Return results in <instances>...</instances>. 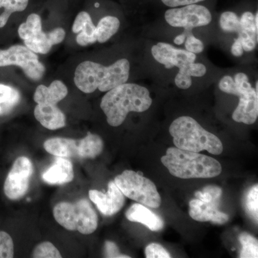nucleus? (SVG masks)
Segmentation results:
<instances>
[{
    "instance_id": "f257e3e1",
    "label": "nucleus",
    "mask_w": 258,
    "mask_h": 258,
    "mask_svg": "<svg viewBox=\"0 0 258 258\" xmlns=\"http://www.w3.org/2000/svg\"><path fill=\"white\" fill-rule=\"evenodd\" d=\"M152 104L147 88L134 83H123L110 90L102 98L101 108L106 115L108 124L119 126L130 112L142 113Z\"/></svg>"
},
{
    "instance_id": "f03ea898",
    "label": "nucleus",
    "mask_w": 258,
    "mask_h": 258,
    "mask_svg": "<svg viewBox=\"0 0 258 258\" xmlns=\"http://www.w3.org/2000/svg\"><path fill=\"white\" fill-rule=\"evenodd\" d=\"M130 63L127 59L117 60L111 66L84 61L75 71L74 82L80 91L85 93L94 92L97 89L106 92L127 82Z\"/></svg>"
},
{
    "instance_id": "7ed1b4c3",
    "label": "nucleus",
    "mask_w": 258,
    "mask_h": 258,
    "mask_svg": "<svg viewBox=\"0 0 258 258\" xmlns=\"http://www.w3.org/2000/svg\"><path fill=\"white\" fill-rule=\"evenodd\" d=\"M161 162L171 175L180 179L212 178L222 172L221 164L214 158L176 147L169 148Z\"/></svg>"
},
{
    "instance_id": "20e7f679",
    "label": "nucleus",
    "mask_w": 258,
    "mask_h": 258,
    "mask_svg": "<svg viewBox=\"0 0 258 258\" xmlns=\"http://www.w3.org/2000/svg\"><path fill=\"white\" fill-rule=\"evenodd\" d=\"M169 133L173 137L175 147L182 150L198 153L208 151L215 155L223 152L220 139L205 130L191 117L176 118L169 127Z\"/></svg>"
},
{
    "instance_id": "39448f33",
    "label": "nucleus",
    "mask_w": 258,
    "mask_h": 258,
    "mask_svg": "<svg viewBox=\"0 0 258 258\" xmlns=\"http://www.w3.org/2000/svg\"><path fill=\"white\" fill-rule=\"evenodd\" d=\"M53 215L66 230L78 231L83 235L92 234L98 227L96 212L87 200L58 203L53 209Z\"/></svg>"
},
{
    "instance_id": "423d86ee",
    "label": "nucleus",
    "mask_w": 258,
    "mask_h": 258,
    "mask_svg": "<svg viewBox=\"0 0 258 258\" xmlns=\"http://www.w3.org/2000/svg\"><path fill=\"white\" fill-rule=\"evenodd\" d=\"M43 146L49 154L63 158L94 159L101 154L103 149L101 137L91 133L80 140L58 137L47 139Z\"/></svg>"
},
{
    "instance_id": "0eeeda50",
    "label": "nucleus",
    "mask_w": 258,
    "mask_h": 258,
    "mask_svg": "<svg viewBox=\"0 0 258 258\" xmlns=\"http://www.w3.org/2000/svg\"><path fill=\"white\" fill-rule=\"evenodd\" d=\"M153 57L166 69L177 67L179 73L176 74V86L180 89H188L192 84L190 67L196 60V54L189 51L176 48L170 44L159 42L152 47Z\"/></svg>"
},
{
    "instance_id": "6e6552de",
    "label": "nucleus",
    "mask_w": 258,
    "mask_h": 258,
    "mask_svg": "<svg viewBox=\"0 0 258 258\" xmlns=\"http://www.w3.org/2000/svg\"><path fill=\"white\" fill-rule=\"evenodd\" d=\"M114 182L125 197L152 208L160 207L161 199L152 181L134 171L125 170Z\"/></svg>"
},
{
    "instance_id": "1a4fd4ad",
    "label": "nucleus",
    "mask_w": 258,
    "mask_h": 258,
    "mask_svg": "<svg viewBox=\"0 0 258 258\" xmlns=\"http://www.w3.org/2000/svg\"><path fill=\"white\" fill-rule=\"evenodd\" d=\"M18 34L25 46L40 54L47 53L53 45L60 43L66 37V32L61 28L49 32L42 31L41 18L37 14L29 15L26 22L19 27Z\"/></svg>"
},
{
    "instance_id": "9d476101",
    "label": "nucleus",
    "mask_w": 258,
    "mask_h": 258,
    "mask_svg": "<svg viewBox=\"0 0 258 258\" xmlns=\"http://www.w3.org/2000/svg\"><path fill=\"white\" fill-rule=\"evenodd\" d=\"M16 66L32 81H40L45 73V67L38 56L28 47L16 45L7 50H0V67Z\"/></svg>"
},
{
    "instance_id": "9b49d317",
    "label": "nucleus",
    "mask_w": 258,
    "mask_h": 258,
    "mask_svg": "<svg viewBox=\"0 0 258 258\" xmlns=\"http://www.w3.org/2000/svg\"><path fill=\"white\" fill-rule=\"evenodd\" d=\"M238 95V106L233 112L232 118L236 122L253 124L258 116V93L249 82L247 75L239 73L235 76Z\"/></svg>"
},
{
    "instance_id": "f8f14e48",
    "label": "nucleus",
    "mask_w": 258,
    "mask_h": 258,
    "mask_svg": "<svg viewBox=\"0 0 258 258\" xmlns=\"http://www.w3.org/2000/svg\"><path fill=\"white\" fill-rule=\"evenodd\" d=\"M165 20L171 26L190 30L209 25L212 21V15L203 5L193 4L168 10L165 13Z\"/></svg>"
},
{
    "instance_id": "ddd939ff",
    "label": "nucleus",
    "mask_w": 258,
    "mask_h": 258,
    "mask_svg": "<svg viewBox=\"0 0 258 258\" xmlns=\"http://www.w3.org/2000/svg\"><path fill=\"white\" fill-rule=\"evenodd\" d=\"M32 173L31 161L28 157L18 158L5 180L4 191L7 198L11 200L23 198L29 189Z\"/></svg>"
},
{
    "instance_id": "4468645a",
    "label": "nucleus",
    "mask_w": 258,
    "mask_h": 258,
    "mask_svg": "<svg viewBox=\"0 0 258 258\" xmlns=\"http://www.w3.org/2000/svg\"><path fill=\"white\" fill-rule=\"evenodd\" d=\"M90 200L96 205L99 211L106 216H112L120 211L125 203V196L114 181L108 183L107 193L98 190H90Z\"/></svg>"
},
{
    "instance_id": "2eb2a0df",
    "label": "nucleus",
    "mask_w": 258,
    "mask_h": 258,
    "mask_svg": "<svg viewBox=\"0 0 258 258\" xmlns=\"http://www.w3.org/2000/svg\"><path fill=\"white\" fill-rule=\"evenodd\" d=\"M220 199L205 203L198 199L189 203V215L193 220L199 222H212L213 223L224 225L228 222L227 214L220 211L218 209Z\"/></svg>"
},
{
    "instance_id": "dca6fc26",
    "label": "nucleus",
    "mask_w": 258,
    "mask_h": 258,
    "mask_svg": "<svg viewBox=\"0 0 258 258\" xmlns=\"http://www.w3.org/2000/svg\"><path fill=\"white\" fill-rule=\"evenodd\" d=\"M42 179L50 184H63L74 178L72 163L63 157H57L53 164L42 174Z\"/></svg>"
},
{
    "instance_id": "f3484780",
    "label": "nucleus",
    "mask_w": 258,
    "mask_h": 258,
    "mask_svg": "<svg viewBox=\"0 0 258 258\" xmlns=\"http://www.w3.org/2000/svg\"><path fill=\"white\" fill-rule=\"evenodd\" d=\"M34 115L45 128L50 130H57L66 125V115L57 105L37 104Z\"/></svg>"
},
{
    "instance_id": "a211bd4d",
    "label": "nucleus",
    "mask_w": 258,
    "mask_h": 258,
    "mask_svg": "<svg viewBox=\"0 0 258 258\" xmlns=\"http://www.w3.org/2000/svg\"><path fill=\"white\" fill-rule=\"evenodd\" d=\"M129 221L143 224L149 230L158 232L164 227V222L160 217L142 204H134L125 212Z\"/></svg>"
},
{
    "instance_id": "6ab92c4d",
    "label": "nucleus",
    "mask_w": 258,
    "mask_h": 258,
    "mask_svg": "<svg viewBox=\"0 0 258 258\" xmlns=\"http://www.w3.org/2000/svg\"><path fill=\"white\" fill-rule=\"evenodd\" d=\"M72 30L74 33H79L76 42L81 46H87L97 42L96 27L86 12H81L77 15Z\"/></svg>"
},
{
    "instance_id": "aec40b11",
    "label": "nucleus",
    "mask_w": 258,
    "mask_h": 258,
    "mask_svg": "<svg viewBox=\"0 0 258 258\" xmlns=\"http://www.w3.org/2000/svg\"><path fill=\"white\" fill-rule=\"evenodd\" d=\"M68 88L62 81H53L50 86L40 85L34 94V101L37 104L57 105L67 96Z\"/></svg>"
},
{
    "instance_id": "412c9836",
    "label": "nucleus",
    "mask_w": 258,
    "mask_h": 258,
    "mask_svg": "<svg viewBox=\"0 0 258 258\" xmlns=\"http://www.w3.org/2000/svg\"><path fill=\"white\" fill-rule=\"evenodd\" d=\"M240 28L239 37L243 50L250 52L255 48L257 43L258 29L254 24V16L250 12H246L240 18Z\"/></svg>"
},
{
    "instance_id": "4be33fe9",
    "label": "nucleus",
    "mask_w": 258,
    "mask_h": 258,
    "mask_svg": "<svg viewBox=\"0 0 258 258\" xmlns=\"http://www.w3.org/2000/svg\"><path fill=\"white\" fill-rule=\"evenodd\" d=\"M21 100L18 89L8 85L0 83V116L9 114Z\"/></svg>"
},
{
    "instance_id": "5701e85b",
    "label": "nucleus",
    "mask_w": 258,
    "mask_h": 258,
    "mask_svg": "<svg viewBox=\"0 0 258 258\" xmlns=\"http://www.w3.org/2000/svg\"><path fill=\"white\" fill-rule=\"evenodd\" d=\"M120 28V21L113 16L104 17L98 22L96 26L97 41L104 43L118 32Z\"/></svg>"
},
{
    "instance_id": "b1692460",
    "label": "nucleus",
    "mask_w": 258,
    "mask_h": 258,
    "mask_svg": "<svg viewBox=\"0 0 258 258\" xmlns=\"http://www.w3.org/2000/svg\"><path fill=\"white\" fill-rule=\"evenodd\" d=\"M28 2L29 0H0V8H5L3 14L0 15V28L6 25L13 13L26 9Z\"/></svg>"
},
{
    "instance_id": "393cba45",
    "label": "nucleus",
    "mask_w": 258,
    "mask_h": 258,
    "mask_svg": "<svg viewBox=\"0 0 258 258\" xmlns=\"http://www.w3.org/2000/svg\"><path fill=\"white\" fill-rule=\"evenodd\" d=\"M239 240L242 244L240 257L241 258H257L258 257V242L253 236L247 232H242L239 236Z\"/></svg>"
},
{
    "instance_id": "a878e982",
    "label": "nucleus",
    "mask_w": 258,
    "mask_h": 258,
    "mask_svg": "<svg viewBox=\"0 0 258 258\" xmlns=\"http://www.w3.org/2000/svg\"><path fill=\"white\" fill-rule=\"evenodd\" d=\"M244 208L247 215L256 223L258 220V186L254 185L249 189L244 198Z\"/></svg>"
},
{
    "instance_id": "bb28decb",
    "label": "nucleus",
    "mask_w": 258,
    "mask_h": 258,
    "mask_svg": "<svg viewBox=\"0 0 258 258\" xmlns=\"http://www.w3.org/2000/svg\"><path fill=\"white\" fill-rule=\"evenodd\" d=\"M220 25L223 31L238 33L240 28V18L232 12H225L220 17Z\"/></svg>"
},
{
    "instance_id": "cd10ccee",
    "label": "nucleus",
    "mask_w": 258,
    "mask_h": 258,
    "mask_svg": "<svg viewBox=\"0 0 258 258\" xmlns=\"http://www.w3.org/2000/svg\"><path fill=\"white\" fill-rule=\"evenodd\" d=\"M32 257L36 258H59L62 257L58 249L53 244L49 242H42L38 244L34 249Z\"/></svg>"
},
{
    "instance_id": "c85d7f7f",
    "label": "nucleus",
    "mask_w": 258,
    "mask_h": 258,
    "mask_svg": "<svg viewBox=\"0 0 258 258\" xmlns=\"http://www.w3.org/2000/svg\"><path fill=\"white\" fill-rule=\"evenodd\" d=\"M14 257V244L11 236L7 232H0V258Z\"/></svg>"
},
{
    "instance_id": "c756f323",
    "label": "nucleus",
    "mask_w": 258,
    "mask_h": 258,
    "mask_svg": "<svg viewBox=\"0 0 258 258\" xmlns=\"http://www.w3.org/2000/svg\"><path fill=\"white\" fill-rule=\"evenodd\" d=\"M146 257L147 258H170L171 254L161 244L151 243L146 247Z\"/></svg>"
},
{
    "instance_id": "7c9ffc66",
    "label": "nucleus",
    "mask_w": 258,
    "mask_h": 258,
    "mask_svg": "<svg viewBox=\"0 0 258 258\" xmlns=\"http://www.w3.org/2000/svg\"><path fill=\"white\" fill-rule=\"evenodd\" d=\"M219 88L221 90L222 92L228 93V94L235 95L237 96L238 95V91H237V85L233 81V79L230 77V76H225L219 83Z\"/></svg>"
},
{
    "instance_id": "2f4dec72",
    "label": "nucleus",
    "mask_w": 258,
    "mask_h": 258,
    "mask_svg": "<svg viewBox=\"0 0 258 258\" xmlns=\"http://www.w3.org/2000/svg\"><path fill=\"white\" fill-rule=\"evenodd\" d=\"M185 47L186 50L192 53H201L203 52L204 44L201 40L196 38L193 35H190L186 38L185 42Z\"/></svg>"
},
{
    "instance_id": "473e14b6",
    "label": "nucleus",
    "mask_w": 258,
    "mask_h": 258,
    "mask_svg": "<svg viewBox=\"0 0 258 258\" xmlns=\"http://www.w3.org/2000/svg\"><path fill=\"white\" fill-rule=\"evenodd\" d=\"M105 254L106 257L110 258H128V255L120 253L116 244L111 241H106L105 243Z\"/></svg>"
},
{
    "instance_id": "72a5a7b5",
    "label": "nucleus",
    "mask_w": 258,
    "mask_h": 258,
    "mask_svg": "<svg viewBox=\"0 0 258 258\" xmlns=\"http://www.w3.org/2000/svg\"><path fill=\"white\" fill-rule=\"evenodd\" d=\"M162 3L166 6L170 8H176L179 6L193 5L205 0H161Z\"/></svg>"
},
{
    "instance_id": "f704fd0d",
    "label": "nucleus",
    "mask_w": 258,
    "mask_h": 258,
    "mask_svg": "<svg viewBox=\"0 0 258 258\" xmlns=\"http://www.w3.org/2000/svg\"><path fill=\"white\" fill-rule=\"evenodd\" d=\"M243 47H242L240 37L235 39L232 48H231V52H232V55L235 56V57H240L243 54Z\"/></svg>"
},
{
    "instance_id": "c9c22d12",
    "label": "nucleus",
    "mask_w": 258,
    "mask_h": 258,
    "mask_svg": "<svg viewBox=\"0 0 258 258\" xmlns=\"http://www.w3.org/2000/svg\"><path fill=\"white\" fill-rule=\"evenodd\" d=\"M186 37V33H183L181 34V35H178V36L174 39V43L178 45H181V44L184 43Z\"/></svg>"
}]
</instances>
